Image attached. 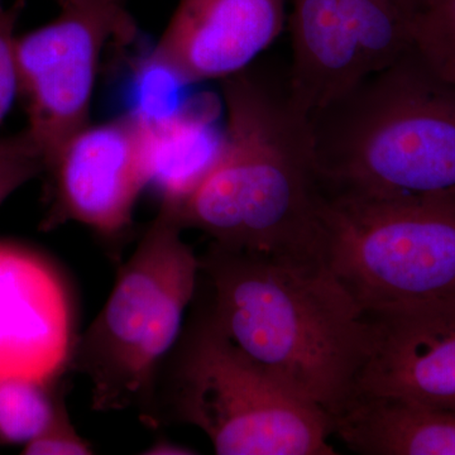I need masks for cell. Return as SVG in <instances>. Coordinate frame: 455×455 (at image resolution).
Returning <instances> with one entry per match:
<instances>
[{
    "mask_svg": "<svg viewBox=\"0 0 455 455\" xmlns=\"http://www.w3.org/2000/svg\"><path fill=\"white\" fill-rule=\"evenodd\" d=\"M286 0H180L149 59L188 85L224 80L277 40Z\"/></svg>",
    "mask_w": 455,
    "mask_h": 455,
    "instance_id": "obj_10",
    "label": "cell"
},
{
    "mask_svg": "<svg viewBox=\"0 0 455 455\" xmlns=\"http://www.w3.org/2000/svg\"><path fill=\"white\" fill-rule=\"evenodd\" d=\"M32 145L35 146V143H33L31 137H29L26 130L20 132V133L13 134V136H0V156L7 155L9 152L17 151V149L23 148V147Z\"/></svg>",
    "mask_w": 455,
    "mask_h": 455,
    "instance_id": "obj_21",
    "label": "cell"
},
{
    "mask_svg": "<svg viewBox=\"0 0 455 455\" xmlns=\"http://www.w3.org/2000/svg\"><path fill=\"white\" fill-rule=\"evenodd\" d=\"M182 230L173 209L161 205L75 343L68 370L89 379L95 411L137 410L151 427L158 376L184 331L200 278L199 257Z\"/></svg>",
    "mask_w": 455,
    "mask_h": 455,
    "instance_id": "obj_4",
    "label": "cell"
},
{
    "mask_svg": "<svg viewBox=\"0 0 455 455\" xmlns=\"http://www.w3.org/2000/svg\"><path fill=\"white\" fill-rule=\"evenodd\" d=\"M46 172L51 200L42 229L77 223L108 243L122 241L148 187L142 122L131 113L89 124L66 143Z\"/></svg>",
    "mask_w": 455,
    "mask_h": 455,
    "instance_id": "obj_8",
    "label": "cell"
},
{
    "mask_svg": "<svg viewBox=\"0 0 455 455\" xmlns=\"http://www.w3.org/2000/svg\"><path fill=\"white\" fill-rule=\"evenodd\" d=\"M403 9L415 20V17L423 11L425 5L429 3V0H397Z\"/></svg>",
    "mask_w": 455,
    "mask_h": 455,
    "instance_id": "obj_22",
    "label": "cell"
},
{
    "mask_svg": "<svg viewBox=\"0 0 455 455\" xmlns=\"http://www.w3.org/2000/svg\"><path fill=\"white\" fill-rule=\"evenodd\" d=\"M25 5V0H17L0 9V127L20 97L16 31Z\"/></svg>",
    "mask_w": 455,
    "mask_h": 455,
    "instance_id": "obj_18",
    "label": "cell"
},
{
    "mask_svg": "<svg viewBox=\"0 0 455 455\" xmlns=\"http://www.w3.org/2000/svg\"><path fill=\"white\" fill-rule=\"evenodd\" d=\"M218 103L188 100L178 112L156 122H142L148 187L161 205L176 209L220 160L226 124L218 123Z\"/></svg>",
    "mask_w": 455,
    "mask_h": 455,
    "instance_id": "obj_13",
    "label": "cell"
},
{
    "mask_svg": "<svg viewBox=\"0 0 455 455\" xmlns=\"http://www.w3.org/2000/svg\"><path fill=\"white\" fill-rule=\"evenodd\" d=\"M143 454L151 455H190L197 454L194 449L185 447V445L176 444L171 440H157L151 447L147 448Z\"/></svg>",
    "mask_w": 455,
    "mask_h": 455,
    "instance_id": "obj_20",
    "label": "cell"
},
{
    "mask_svg": "<svg viewBox=\"0 0 455 455\" xmlns=\"http://www.w3.org/2000/svg\"><path fill=\"white\" fill-rule=\"evenodd\" d=\"M3 7H4V4H3V0H0V9H2Z\"/></svg>",
    "mask_w": 455,
    "mask_h": 455,
    "instance_id": "obj_24",
    "label": "cell"
},
{
    "mask_svg": "<svg viewBox=\"0 0 455 455\" xmlns=\"http://www.w3.org/2000/svg\"><path fill=\"white\" fill-rule=\"evenodd\" d=\"M26 455H89L94 448L83 438L73 423L65 405V397L60 401L52 420L31 442L23 445Z\"/></svg>",
    "mask_w": 455,
    "mask_h": 455,
    "instance_id": "obj_19",
    "label": "cell"
},
{
    "mask_svg": "<svg viewBox=\"0 0 455 455\" xmlns=\"http://www.w3.org/2000/svg\"><path fill=\"white\" fill-rule=\"evenodd\" d=\"M64 2H65V0H57V3H59L60 5H61L62 3H64Z\"/></svg>",
    "mask_w": 455,
    "mask_h": 455,
    "instance_id": "obj_23",
    "label": "cell"
},
{
    "mask_svg": "<svg viewBox=\"0 0 455 455\" xmlns=\"http://www.w3.org/2000/svg\"><path fill=\"white\" fill-rule=\"evenodd\" d=\"M339 8L364 75L387 68L414 46V20L397 0H339Z\"/></svg>",
    "mask_w": 455,
    "mask_h": 455,
    "instance_id": "obj_15",
    "label": "cell"
},
{
    "mask_svg": "<svg viewBox=\"0 0 455 455\" xmlns=\"http://www.w3.org/2000/svg\"><path fill=\"white\" fill-rule=\"evenodd\" d=\"M412 37L425 61L455 83V0H429L415 17Z\"/></svg>",
    "mask_w": 455,
    "mask_h": 455,
    "instance_id": "obj_17",
    "label": "cell"
},
{
    "mask_svg": "<svg viewBox=\"0 0 455 455\" xmlns=\"http://www.w3.org/2000/svg\"><path fill=\"white\" fill-rule=\"evenodd\" d=\"M191 425L220 455H333L331 419L242 355L204 309L158 376L151 427Z\"/></svg>",
    "mask_w": 455,
    "mask_h": 455,
    "instance_id": "obj_5",
    "label": "cell"
},
{
    "mask_svg": "<svg viewBox=\"0 0 455 455\" xmlns=\"http://www.w3.org/2000/svg\"><path fill=\"white\" fill-rule=\"evenodd\" d=\"M333 433L359 454L455 455V411L405 398L359 394Z\"/></svg>",
    "mask_w": 455,
    "mask_h": 455,
    "instance_id": "obj_14",
    "label": "cell"
},
{
    "mask_svg": "<svg viewBox=\"0 0 455 455\" xmlns=\"http://www.w3.org/2000/svg\"><path fill=\"white\" fill-rule=\"evenodd\" d=\"M76 339L60 272L40 253L0 241V379L56 385Z\"/></svg>",
    "mask_w": 455,
    "mask_h": 455,
    "instance_id": "obj_9",
    "label": "cell"
},
{
    "mask_svg": "<svg viewBox=\"0 0 455 455\" xmlns=\"http://www.w3.org/2000/svg\"><path fill=\"white\" fill-rule=\"evenodd\" d=\"M221 94L223 152L199 187L171 209L184 229L200 230L227 250L320 263L328 196L309 116L293 104L287 79L277 84L253 65L221 80Z\"/></svg>",
    "mask_w": 455,
    "mask_h": 455,
    "instance_id": "obj_1",
    "label": "cell"
},
{
    "mask_svg": "<svg viewBox=\"0 0 455 455\" xmlns=\"http://www.w3.org/2000/svg\"><path fill=\"white\" fill-rule=\"evenodd\" d=\"M320 263L372 320L455 301V196L331 199Z\"/></svg>",
    "mask_w": 455,
    "mask_h": 455,
    "instance_id": "obj_6",
    "label": "cell"
},
{
    "mask_svg": "<svg viewBox=\"0 0 455 455\" xmlns=\"http://www.w3.org/2000/svg\"><path fill=\"white\" fill-rule=\"evenodd\" d=\"M209 316L242 355L331 423L355 401L376 323L320 263L286 262L211 243L199 257Z\"/></svg>",
    "mask_w": 455,
    "mask_h": 455,
    "instance_id": "obj_2",
    "label": "cell"
},
{
    "mask_svg": "<svg viewBox=\"0 0 455 455\" xmlns=\"http://www.w3.org/2000/svg\"><path fill=\"white\" fill-rule=\"evenodd\" d=\"M56 385L0 379V445L31 442L55 415L64 398Z\"/></svg>",
    "mask_w": 455,
    "mask_h": 455,
    "instance_id": "obj_16",
    "label": "cell"
},
{
    "mask_svg": "<svg viewBox=\"0 0 455 455\" xmlns=\"http://www.w3.org/2000/svg\"><path fill=\"white\" fill-rule=\"evenodd\" d=\"M47 25L18 36L20 95L27 133L44 171L75 134L90 124L101 53L112 41L131 40L134 23L123 0H65Z\"/></svg>",
    "mask_w": 455,
    "mask_h": 455,
    "instance_id": "obj_7",
    "label": "cell"
},
{
    "mask_svg": "<svg viewBox=\"0 0 455 455\" xmlns=\"http://www.w3.org/2000/svg\"><path fill=\"white\" fill-rule=\"evenodd\" d=\"M373 322L376 346L358 395H386L455 411V301Z\"/></svg>",
    "mask_w": 455,
    "mask_h": 455,
    "instance_id": "obj_11",
    "label": "cell"
},
{
    "mask_svg": "<svg viewBox=\"0 0 455 455\" xmlns=\"http://www.w3.org/2000/svg\"><path fill=\"white\" fill-rule=\"evenodd\" d=\"M331 199L455 196V83L414 46L309 116Z\"/></svg>",
    "mask_w": 455,
    "mask_h": 455,
    "instance_id": "obj_3",
    "label": "cell"
},
{
    "mask_svg": "<svg viewBox=\"0 0 455 455\" xmlns=\"http://www.w3.org/2000/svg\"><path fill=\"white\" fill-rule=\"evenodd\" d=\"M290 97L305 116L322 109L366 76L339 0H292Z\"/></svg>",
    "mask_w": 455,
    "mask_h": 455,
    "instance_id": "obj_12",
    "label": "cell"
}]
</instances>
